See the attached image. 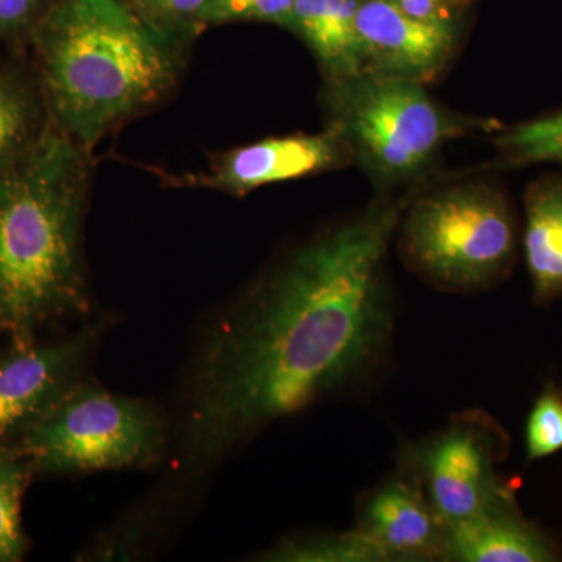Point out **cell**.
<instances>
[{"mask_svg": "<svg viewBox=\"0 0 562 562\" xmlns=\"http://www.w3.org/2000/svg\"><path fill=\"white\" fill-rule=\"evenodd\" d=\"M397 220V209L375 210L322 236L217 324L192 376V462L216 461L382 368L394 335L384 261Z\"/></svg>", "mask_w": 562, "mask_h": 562, "instance_id": "obj_1", "label": "cell"}, {"mask_svg": "<svg viewBox=\"0 0 562 562\" xmlns=\"http://www.w3.org/2000/svg\"><path fill=\"white\" fill-rule=\"evenodd\" d=\"M31 38L50 117L85 149L158 101L181 66L179 41L124 0H54Z\"/></svg>", "mask_w": 562, "mask_h": 562, "instance_id": "obj_2", "label": "cell"}, {"mask_svg": "<svg viewBox=\"0 0 562 562\" xmlns=\"http://www.w3.org/2000/svg\"><path fill=\"white\" fill-rule=\"evenodd\" d=\"M85 162L47 122L35 144L0 172V324L14 341L38 325L88 310L80 255Z\"/></svg>", "mask_w": 562, "mask_h": 562, "instance_id": "obj_3", "label": "cell"}, {"mask_svg": "<svg viewBox=\"0 0 562 562\" xmlns=\"http://www.w3.org/2000/svg\"><path fill=\"white\" fill-rule=\"evenodd\" d=\"M519 228L512 203L487 183L427 195L403 225V257L436 286L475 291L497 283L516 260Z\"/></svg>", "mask_w": 562, "mask_h": 562, "instance_id": "obj_4", "label": "cell"}, {"mask_svg": "<svg viewBox=\"0 0 562 562\" xmlns=\"http://www.w3.org/2000/svg\"><path fill=\"white\" fill-rule=\"evenodd\" d=\"M161 443L149 406L76 383L22 430L21 452L40 471L85 472L144 464Z\"/></svg>", "mask_w": 562, "mask_h": 562, "instance_id": "obj_5", "label": "cell"}, {"mask_svg": "<svg viewBox=\"0 0 562 562\" xmlns=\"http://www.w3.org/2000/svg\"><path fill=\"white\" fill-rule=\"evenodd\" d=\"M333 103L336 128L383 179L419 171L462 128L420 81L390 74L362 72L336 81Z\"/></svg>", "mask_w": 562, "mask_h": 562, "instance_id": "obj_6", "label": "cell"}, {"mask_svg": "<svg viewBox=\"0 0 562 562\" xmlns=\"http://www.w3.org/2000/svg\"><path fill=\"white\" fill-rule=\"evenodd\" d=\"M505 443L494 420L472 412L454 417L403 458L416 472L435 512L450 527L475 516L508 491L495 471Z\"/></svg>", "mask_w": 562, "mask_h": 562, "instance_id": "obj_7", "label": "cell"}, {"mask_svg": "<svg viewBox=\"0 0 562 562\" xmlns=\"http://www.w3.org/2000/svg\"><path fill=\"white\" fill-rule=\"evenodd\" d=\"M357 530L387 562L443 561L447 525L435 512L405 458L386 482L362 497Z\"/></svg>", "mask_w": 562, "mask_h": 562, "instance_id": "obj_8", "label": "cell"}, {"mask_svg": "<svg viewBox=\"0 0 562 562\" xmlns=\"http://www.w3.org/2000/svg\"><path fill=\"white\" fill-rule=\"evenodd\" d=\"M95 336L98 328H87L47 346H33L31 339L16 341L0 357V441L24 430L76 384Z\"/></svg>", "mask_w": 562, "mask_h": 562, "instance_id": "obj_9", "label": "cell"}, {"mask_svg": "<svg viewBox=\"0 0 562 562\" xmlns=\"http://www.w3.org/2000/svg\"><path fill=\"white\" fill-rule=\"evenodd\" d=\"M357 29L364 72L424 83L441 72L453 52L452 22L417 20L390 0H360Z\"/></svg>", "mask_w": 562, "mask_h": 562, "instance_id": "obj_10", "label": "cell"}, {"mask_svg": "<svg viewBox=\"0 0 562 562\" xmlns=\"http://www.w3.org/2000/svg\"><path fill=\"white\" fill-rule=\"evenodd\" d=\"M346 143L336 127L317 135L262 139L225 155L205 176L184 177L183 183L243 194L333 168L341 162Z\"/></svg>", "mask_w": 562, "mask_h": 562, "instance_id": "obj_11", "label": "cell"}, {"mask_svg": "<svg viewBox=\"0 0 562 562\" xmlns=\"http://www.w3.org/2000/svg\"><path fill=\"white\" fill-rule=\"evenodd\" d=\"M560 552L552 539L528 522L503 492L482 512L447 527L443 561L458 562H552Z\"/></svg>", "mask_w": 562, "mask_h": 562, "instance_id": "obj_12", "label": "cell"}, {"mask_svg": "<svg viewBox=\"0 0 562 562\" xmlns=\"http://www.w3.org/2000/svg\"><path fill=\"white\" fill-rule=\"evenodd\" d=\"M525 260L538 302L562 295V177L532 181L525 195Z\"/></svg>", "mask_w": 562, "mask_h": 562, "instance_id": "obj_13", "label": "cell"}, {"mask_svg": "<svg viewBox=\"0 0 562 562\" xmlns=\"http://www.w3.org/2000/svg\"><path fill=\"white\" fill-rule=\"evenodd\" d=\"M358 7L360 0H294L291 31L308 43L335 81L364 72Z\"/></svg>", "mask_w": 562, "mask_h": 562, "instance_id": "obj_14", "label": "cell"}, {"mask_svg": "<svg viewBox=\"0 0 562 562\" xmlns=\"http://www.w3.org/2000/svg\"><path fill=\"white\" fill-rule=\"evenodd\" d=\"M46 125L35 85L20 69H0V172L31 149Z\"/></svg>", "mask_w": 562, "mask_h": 562, "instance_id": "obj_15", "label": "cell"}, {"mask_svg": "<svg viewBox=\"0 0 562 562\" xmlns=\"http://www.w3.org/2000/svg\"><path fill=\"white\" fill-rule=\"evenodd\" d=\"M265 560L286 562H387L382 550L360 530L328 532L292 539L265 554Z\"/></svg>", "mask_w": 562, "mask_h": 562, "instance_id": "obj_16", "label": "cell"}, {"mask_svg": "<svg viewBox=\"0 0 562 562\" xmlns=\"http://www.w3.org/2000/svg\"><path fill=\"white\" fill-rule=\"evenodd\" d=\"M497 144L516 165L562 162V110L514 125Z\"/></svg>", "mask_w": 562, "mask_h": 562, "instance_id": "obj_17", "label": "cell"}, {"mask_svg": "<svg viewBox=\"0 0 562 562\" xmlns=\"http://www.w3.org/2000/svg\"><path fill=\"white\" fill-rule=\"evenodd\" d=\"M27 469L13 457L0 461V561L20 560L24 550L21 530V498Z\"/></svg>", "mask_w": 562, "mask_h": 562, "instance_id": "obj_18", "label": "cell"}, {"mask_svg": "<svg viewBox=\"0 0 562 562\" xmlns=\"http://www.w3.org/2000/svg\"><path fill=\"white\" fill-rule=\"evenodd\" d=\"M151 29L183 43L205 24L209 0H124Z\"/></svg>", "mask_w": 562, "mask_h": 562, "instance_id": "obj_19", "label": "cell"}, {"mask_svg": "<svg viewBox=\"0 0 562 562\" xmlns=\"http://www.w3.org/2000/svg\"><path fill=\"white\" fill-rule=\"evenodd\" d=\"M525 443L530 461L552 457L562 449V394L553 384H549L532 405Z\"/></svg>", "mask_w": 562, "mask_h": 562, "instance_id": "obj_20", "label": "cell"}, {"mask_svg": "<svg viewBox=\"0 0 562 562\" xmlns=\"http://www.w3.org/2000/svg\"><path fill=\"white\" fill-rule=\"evenodd\" d=\"M292 10L294 0H209L205 24L260 21L272 22L291 31Z\"/></svg>", "mask_w": 562, "mask_h": 562, "instance_id": "obj_21", "label": "cell"}, {"mask_svg": "<svg viewBox=\"0 0 562 562\" xmlns=\"http://www.w3.org/2000/svg\"><path fill=\"white\" fill-rule=\"evenodd\" d=\"M54 0H0V36L7 40L31 38L43 14Z\"/></svg>", "mask_w": 562, "mask_h": 562, "instance_id": "obj_22", "label": "cell"}, {"mask_svg": "<svg viewBox=\"0 0 562 562\" xmlns=\"http://www.w3.org/2000/svg\"><path fill=\"white\" fill-rule=\"evenodd\" d=\"M409 16L424 21L452 22L453 11L462 0H390Z\"/></svg>", "mask_w": 562, "mask_h": 562, "instance_id": "obj_23", "label": "cell"}, {"mask_svg": "<svg viewBox=\"0 0 562 562\" xmlns=\"http://www.w3.org/2000/svg\"><path fill=\"white\" fill-rule=\"evenodd\" d=\"M9 457V452H7L5 449H3L2 442H0V461L3 460V458Z\"/></svg>", "mask_w": 562, "mask_h": 562, "instance_id": "obj_24", "label": "cell"}, {"mask_svg": "<svg viewBox=\"0 0 562 562\" xmlns=\"http://www.w3.org/2000/svg\"><path fill=\"white\" fill-rule=\"evenodd\" d=\"M0 331H3V327H2V324H0Z\"/></svg>", "mask_w": 562, "mask_h": 562, "instance_id": "obj_25", "label": "cell"}]
</instances>
